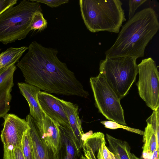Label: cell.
<instances>
[{"instance_id":"6da1fadb","label":"cell","mask_w":159,"mask_h":159,"mask_svg":"<svg viewBox=\"0 0 159 159\" xmlns=\"http://www.w3.org/2000/svg\"><path fill=\"white\" fill-rule=\"evenodd\" d=\"M57 48L32 42L17 66L26 83L47 93L87 98L88 91L66 64L58 58Z\"/></svg>"},{"instance_id":"7a4b0ae2","label":"cell","mask_w":159,"mask_h":159,"mask_svg":"<svg viewBox=\"0 0 159 159\" xmlns=\"http://www.w3.org/2000/svg\"><path fill=\"white\" fill-rule=\"evenodd\" d=\"M159 29L157 15L153 9L138 12L122 26L114 43L105 52L106 58L143 57L146 47Z\"/></svg>"},{"instance_id":"3957f363","label":"cell","mask_w":159,"mask_h":159,"mask_svg":"<svg viewBox=\"0 0 159 159\" xmlns=\"http://www.w3.org/2000/svg\"><path fill=\"white\" fill-rule=\"evenodd\" d=\"M81 15L87 29L92 33H119L126 20L119 0H80Z\"/></svg>"},{"instance_id":"277c9868","label":"cell","mask_w":159,"mask_h":159,"mask_svg":"<svg viewBox=\"0 0 159 159\" xmlns=\"http://www.w3.org/2000/svg\"><path fill=\"white\" fill-rule=\"evenodd\" d=\"M0 14V42L6 45L26 37L34 14L42 11L39 3L23 0Z\"/></svg>"},{"instance_id":"5b68a950","label":"cell","mask_w":159,"mask_h":159,"mask_svg":"<svg viewBox=\"0 0 159 159\" xmlns=\"http://www.w3.org/2000/svg\"><path fill=\"white\" fill-rule=\"evenodd\" d=\"M137 59L125 56L105 58L100 61L99 73L120 100L135 81L138 73Z\"/></svg>"},{"instance_id":"8992f818","label":"cell","mask_w":159,"mask_h":159,"mask_svg":"<svg viewBox=\"0 0 159 159\" xmlns=\"http://www.w3.org/2000/svg\"><path fill=\"white\" fill-rule=\"evenodd\" d=\"M89 82L98 111L109 120L126 125L120 100L99 73L90 78Z\"/></svg>"},{"instance_id":"52a82bcc","label":"cell","mask_w":159,"mask_h":159,"mask_svg":"<svg viewBox=\"0 0 159 159\" xmlns=\"http://www.w3.org/2000/svg\"><path fill=\"white\" fill-rule=\"evenodd\" d=\"M139 80L136 84L140 97L153 111L159 107V73L151 57L138 65Z\"/></svg>"},{"instance_id":"ba28073f","label":"cell","mask_w":159,"mask_h":159,"mask_svg":"<svg viewBox=\"0 0 159 159\" xmlns=\"http://www.w3.org/2000/svg\"><path fill=\"white\" fill-rule=\"evenodd\" d=\"M35 122L39 136L48 149L51 159H58L61 145L59 124L45 114L43 120Z\"/></svg>"},{"instance_id":"9c48e42d","label":"cell","mask_w":159,"mask_h":159,"mask_svg":"<svg viewBox=\"0 0 159 159\" xmlns=\"http://www.w3.org/2000/svg\"><path fill=\"white\" fill-rule=\"evenodd\" d=\"M3 118V127L1 134L3 147L21 146L23 136L28 128L26 120L12 114H7Z\"/></svg>"},{"instance_id":"30bf717a","label":"cell","mask_w":159,"mask_h":159,"mask_svg":"<svg viewBox=\"0 0 159 159\" xmlns=\"http://www.w3.org/2000/svg\"><path fill=\"white\" fill-rule=\"evenodd\" d=\"M37 98L40 107L44 113L70 132L69 121L60 99L50 93L41 91L38 94Z\"/></svg>"},{"instance_id":"8fae6325","label":"cell","mask_w":159,"mask_h":159,"mask_svg":"<svg viewBox=\"0 0 159 159\" xmlns=\"http://www.w3.org/2000/svg\"><path fill=\"white\" fill-rule=\"evenodd\" d=\"M16 68L14 64L0 74V118H3L10 109L11 93L14 86L13 76Z\"/></svg>"},{"instance_id":"7c38bea8","label":"cell","mask_w":159,"mask_h":159,"mask_svg":"<svg viewBox=\"0 0 159 159\" xmlns=\"http://www.w3.org/2000/svg\"><path fill=\"white\" fill-rule=\"evenodd\" d=\"M60 101L69 121L71 130L70 132L67 131L77 148L81 151L83 146L82 137L84 133L79 116V106L77 104L63 99H60Z\"/></svg>"},{"instance_id":"4fadbf2b","label":"cell","mask_w":159,"mask_h":159,"mask_svg":"<svg viewBox=\"0 0 159 159\" xmlns=\"http://www.w3.org/2000/svg\"><path fill=\"white\" fill-rule=\"evenodd\" d=\"M17 85L20 93L28 103L30 115L36 122L43 120L45 114L40 107L37 98L38 94L40 90L26 83L18 82Z\"/></svg>"},{"instance_id":"5bb4252c","label":"cell","mask_w":159,"mask_h":159,"mask_svg":"<svg viewBox=\"0 0 159 159\" xmlns=\"http://www.w3.org/2000/svg\"><path fill=\"white\" fill-rule=\"evenodd\" d=\"M26 120L32 143L34 159H51L47 148L39 136L35 121L30 114Z\"/></svg>"},{"instance_id":"9a60e30c","label":"cell","mask_w":159,"mask_h":159,"mask_svg":"<svg viewBox=\"0 0 159 159\" xmlns=\"http://www.w3.org/2000/svg\"><path fill=\"white\" fill-rule=\"evenodd\" d=\"M61 145L58 154V159H79L82 155L68 132L59 125Z\"/></svg>"},{"instance_id":"2e32d148","label":"cell","mask_w":159,"mask_h":159,"mask_svg":"<svg viewBox=\"0 0 159 159\" xmlns=\"http://www.w3.org/2000/svg\"><path fill=\"white\" fill-rule=\"evenodd\" d=\"M28 49L26 46L10 47L0 54V74L11 65L15 64Z\"/></svg>"},{"instance_id":"e0dca14e","label":"cell","mask_w":159,"mask_h":159,"mask_svg":"<svg viewBox=\"0 0 159 159\" xmlns=\"http://www.w3.org/2000/svg\"><path fill=\"white\" fill-rule=\"evenodd\" d=\"M106 138L110 149L118 159H131L130 147L127 142L116 139L107 134Z\"/></svg>"},{"instance_id":"ac0fdd59","label":"cell","mask_w":159,"mask_h":159,"mask_svg":"<svg viewBox=\"0 0 159 159\" xmlns=\"http://www.w3.org/2000/svg\"><path fill=\"white\" fill-rule=\"evenodd\" d=\"M142 156L144 159H150L152 153L156 149L159 150L156 134L151 125L147 124L143 132Z\"/></svg>"},{"instance_id":"d6986e66","label":"cell","mask_w":159,"mask_h":159,"mask_svg":"<svg viewBox=\"0 0 159 159\" xmlns=\"http://www.w3.org/2000/svg\"><path fill=\"white\" fill-rule=\"evenodd\" d=\"M21 147L25 159H34L28 127L23 136L21 144Z\"/></svg>"},{"instance_id":"ffe728a7","label":"cell","mask_w":159,"mask_h":159,"mask_svg":"<svg viewBox=\"0 0 159 159\" xmlns=\"http://www.w3.org/2000/svg\"><path fill=\"white\" fill-rule=\"evenodd\" d=\"M47 20L44 17L42 11H38L34 15L31 21L30 28L31 30H38L42 31L47 27Z\"/></svg>"},{"instance_id":"44dd1931","label":"cell","mask_w":159,"mask_h":159,"mask_svg":"<svg viewBox=\"0 0 159 159\" xmlns=\"http://www.w3.org/2000/svg\"><path fill=\"white\" fill-rule=\"evenodd\" d=\"M4 159H25L21 146L3 147Z\"/></svg>"},{"instance_id":"7402d4cb","label":"cell","mask_w":159,"mask_h":159,"mask_svg":"<svg viewBox=\"0 0 159 159\" xmlns=\"http://www.w3.org/2000/svg\"><path fill=\"white\" fill-rule=\"evenodd\" d=\"M100 123L104 126L105 128L111 129H116L121 128L126 130L128 131L143 135L144 131L135 128H131L126 125H124L119 124L116 122L110 120H103L100 122Z\"/></svg>"},{"instance_id":"603a6c76","label":"cell","mask_w":159,"mask_h":159,"mask_svg":"<svg viewBox=\"0 0 159 159\" xmlns=\"http://www.w3.org/2000/svg\"><path fill=\"white\" fill-rule=\"evenodd\" d=\"M147 124L150 125L154 131L157 143L159 144V107L153 110L152 115L146 120Z\"/></svg>"},{"instance_id":"cb8c5ba5","label":"cell","mask_w":159,"mask_h":159,"mask_svg":"<svg viewBox=\"0 0 159 159\" xmlns=\"http://www.w3.org/2000/svg\"><path fill=\"white\" fill-rule=\"evenodd\" d=\"M82 149L84 152V156L88 159H104L102 154V147L100 148L98 152H96V153L97 154L96 157L95 154V152L89 148L83 146Z\"/></svg>"},{"instance_id":"d4e9b609","label":"cell","mask_w":159,"mask_h":159,"mask_svg":"<svg viewBox=\"0 0 159 159\" xmlns=\"http://www.w3.org/2000/svg\"><path fill=\"white\" fill-rule=\"evenodd\" d=\"M146 0H129V11L128 15L129 19L132 18L134 15L136 9L139 6L147 1Z\"/></svg>"},{"instance_id":"484cf974","label":"cell","mask_w":159,"mask_h":159,"mask_svg":"<svg viewBox=\"0 0 159 159\" xmlns=\"http://www.w3.org/2000/svg\"><path fill=\"white\" fill-rule=\"evenodd\" d=\"M39 3L45 4L51 7H58L63 4L68 2V0H32Z\"/></svg>"},{"instance_id":"4316f807","label":"cell","mask_w":159,"mask_h":159,"mask_svg":"<svg viewBox=\"0 0 159 159\" xmlns=\"http://www.w3.org/2000/svg\"><path fill=\"white\" fill-rule=\"evenodd\" d=\"M17 0H0V14L6 10L16 4Z\"/></svg>"},{"instance_id":"83f0119b","label":"cell","mask_w":159,"mask_h":159,"mask_svg":"<svg viewBox=\"0 0 159 159\" xmlns=\"http://www.w3.org/2000/svg\"><path fill=\"white\" fill-rule=\"evenodd\" d=\"M106 143H103L102 145V152L104 159H116L115 155L106 147Z\"/></svg>"},{"instance_id":"f1b7e54d","label":"cell","mask_w":159,"mask_h":159,"mask_svg":"<svg viewBox=\"0 0 159 159\" xmlns=\"http://www.w3.org/2000/svg\"><path fill=\"white\" fill-rule=\"evenodd\" d=\"M159 150L156 149L152 153L150 159H158Z\"/></svg>"},{"instance_id":"f546056e","label":"cell","mask_w":159,"mask_h":159,"mask_svg":"<svg viewBox=\"0 0 159 159\" xmlns=\"http://www.w3.org/2000/svg\"><path fill=\"white\" fill-rule=\"evenodd\" d=\"M131 159H141L136 157L134 154L131 153Z\"/></svg>"},{"instance_id":"4dcf8cb0","label":"cell","mask_w":159,"mask_h":159,"mask_svg":"<svg viewBox=\"0 0 159 159\" xmlns=\"http://www.w3.org/2000/svg\"><path fill=\"white\" fill-rule=\"evenodd\" d=\"M79 159H88V158L82 155Z\"/></svg>"},{"instance_id":"1f68e13d","label":"cell","mask_w":159,"mask_h":159,"mask_svg":"<svg viewBox=\"0 0 159 159\" xmlns=\"http://www.w3.org/2000/svg\"><path fill=\"white\" fill-rule=\"evenodd\" d=\"M115 157H116V159H118V158L116 156H115Z\"/></svg>"},{"instance_id":"d6a6232c","label":"cell","mask_w":159,"mask_h":159,"mask_svg":"<svg viewBox=\"0 0 159 159\" xmlns=\"http://www.w3.org/2000/svg\"><path fill=\"white\" fill-rule=\"evenodd\" d=\"M1 49L0 48V51H1Z\"/></svg>"}]
</instances>
